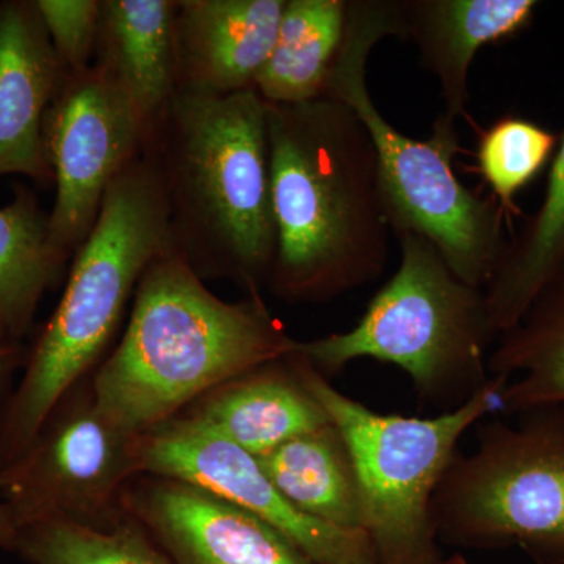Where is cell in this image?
Here are the masks:
<instances>
[{
    "mask_svg": "<svg viewBox=\"0 0 564 564\" xmlns=\"http://www.w3.org/2000/svg\"><path fill=\"white\" fill-rule=\"evenodd\" d=\"M267 124L276 225L269 292L325 303L378 280L392 231L377 151L356 111L332 98L267 104Z\"/></svg>",
    "mask_w": 564,
    "mask_h": 564,
    "instance_id": "1",
    "label": "cell"
},
{
    "mask_svg": "<svg viewBox=\"0 0 564 564\" xmlns=\"http://www.w3.org/2000/svg\"><path fill=\"white\" fill-rule=\"evenodd\" d=\"M140 436L99 410L90 383L66 393L35 440L0 469V502L17 529L41 519L107 527L128 516L124 492L139 477Z\"/></svg>",
    "mask_w": 564,
    "mask_h": 564,
    "instance_id": "9",
    "label": "cell"
},
{
    "mask_svg": "<svg viewBox=\"0 0 564 564\" xmlns=\"http://www.w3.org/2000/svg\"><path fill=\"white\" fill-rule=\"evenodd\" d=\"M14 554L28 564H173L131 514L107 527L41 519L18 529Z\"/></svg>",
    "mask_w": 564,
    "mask_h": 564,
    "instance_id": "23",
    "label": "cell"
},
{
    "mask_svg": "<svg viewBox=\"0 0 564 564\" xmlns=\"http://www.w3.org/2000/svg\"><path fill=\"white\" fill-rule=\"evenodd\" d=\"M50 214L29 188L0 209V344L22 347L44 293L61 281L66 261L50 243Z\"/></svg>",
    "mask_w": 564,
    "mask_h": 564,
    "instance_id": "22",
    "label": "cell"
},
{
    "mask_svg": "<svg viewBox=\"0 0 564 564\" xmlns=\"http://www.w3.org/2000/svg\"><path fill=\"white\" fill-rule=\"evenodd\" d=\"M54 174L50 243L68 262L98 220L115 180L143 155L148 132L124 90L99 63L66 73L43 124Z\"/></svg>",
    "mask_w": 564,
    "mask_h": 564,
    "instance_id": "10",
    "label": "cell"
},
{
    "mask_svg": "<svg viewBox=\"0 0 564 564\" xmlns=\"http://www.w3.org/2000/svg\"><path fill=\"white\" fill-rule=\"evenodd\" d=\"M564 282V133L552 159L540 209L505 247L485 288L486 306L497 334L513 328L534 300ZM497 336V337H499Z\"/></svg>",
    "mask_w": 564,
    "mask_h": 564,
    "instance_id": "19",
    "label": "cell"
},
{
    "mask_svg": "<svg viewBox=\"0 0 564 564\" xmlns=\"http://www.w3.org/2000/svg\"><path fill=\"white\" fill-rule=\"evenodd\" d=\"M489 352V377L507 378L499 392L505 414L564 406V282L541 293L518 325Z\"/></svg>",
    "mask_w": 564,
    "mask_h": 564,
    "instance_id": "21",
    "label": "cell"
},
{
    "mask_svg": "<svg viewBox=\"0 0 564 564\" xmlns=\"http://www.w3.org/2000/svg\"><path fill=\"white\" fill-rule=\"evenodd\" d=\"M348 0H285L280 32L254 88L267 104L325 98L347 29Z\"/></svg>",
    "mask_w": 564,
    "mask_h": 564,
    "instance_id": "20",
    "label": "cell"
},
{
    "mask_svg": "<svg viewBox=\"0 0 564 564\" xmlns=\"http://www.w3.org/2000/svg\"><path fill=\"white\" fill-rule=\"evenodd\" d=\"M299 347V345H296ZM296 370L350 451L364 505V532L377 564H440L432 500L459 440L499 408L507 378L437 417L381 414L337 391L295 351Z\"/></svg>",
    "mask_w": 564,
    "mask_h": 564,
    "instance_id": "7",
    "label": "cell"
},
{
    "mask_svg": "<svg viewBox=\"0 0 564 564\" xmlns=\"http://www.w3.org/2000/svg\"><path fill=\"white\" fill-rule=\"evenodd\" d=\"M65 76L36 3L0 2V177L54 181L43 124Z\"/></svg>",
    "mask_w": 564,
    "mask_h": 564,
    "instance_id": "14",
    "label": "cell"
},
{
    "mask_svg": "<svg viewBox=\"0 0 564 564\" xmlns=\"http://www.w3.org/2000/svg\"><path fill=\"white\" fill-rule=\"evenodd\" d=\"M440 564H470L463 554H455L443 560Z\"/></svg>",
    "mask_w": 564,
    "mask_h": 564,
    "instance_id": "28",
    "label": "cell"
},
{
    "mask_svg": "<svg viewBox=\"0 0 564 564\" xmlns=\"http://www.w3.org/2000/svg\"><path fill=\"white\" fill-rule=\"evenodd\" d=\"M400 32L399 0H348L345 39L325 98L347 104L366 126L397 239L404 234L425 237L459 280L485 291L508 243L503 210L456 177V121L440 115L429 139H411L386 120L367 85L373 47L389 36L400 39Z\"/></svg>",
    "mask_w": 564,
    "mask_h": 564,
    "instance_id": "5",
    "label": "cell"
},
{
    "mask_svg": "<svg viewBox=\"0 0 564 564\" xmlns=\"http://www.w3.org/2000/svg\"><path fill=\"white\" fill-rule=\"evenodd\" d=\"M258 462L296 510L337 529L364 532L358 475L333 422L293 437Z\"/></svg>",
    "mask_w": 564,
    "mask_h": 564,
    "instance_id": "18",
    "label": "cell"
},
{
    "mask_svg": "<svg viewBox=\"0 0 564 564\" xmlns=\"http://www.w3.org/2000/svg\"><path fill=\"white\" fill-rule=\"evenodd\" d=\"M18 529L11 518L9 508L0 502V549L3 551L14 552L17 545Z\"/></svg>",
    "mask_w": 564,
    "mask_h": 564,
    "instance_id": "27",
    "label": "cell"
},
{
    "mask_svg": "<svg viewBox=\"0 0 564 564\" xmlns=\"http://www.w3.org/2000/svg\"><path fill=\"white\" fill-rule=\"evenodd\" d=\"M285 0H181L174 17L176 90L254 88L272 54Z\"/></svg>",
    "mask_w": 564,
    "mask_h": 564,
    "instance_id": "13",
    "label": "cell"
},
{
    "mask_svg": "<svg viewBox=\"0 0 564 564\" xmlns=\"http://www.w3.org/2000/svg\"><path fill=\"white\" fill-rule=\"evenodd\" d=\"M139 462L141 475L187 481L258 516L315 564H377L366 533L337 529L296 510L256 456L191 414L141 434Z\"/></svg>",
    "mask_w": 564,
    "mask_h": 564,
    "instance_id": "11",
    "label": "cell"
},
{
    "mask_svg": "<svg viewBox=\"0 0 564 564\" xmlns=\"http://www.w3.org/2000/svg\"><path fill=\"white\" fill-rule=\"evenodd\" d=\"M173 0H102L96 63L124 90L148 143L176 91Z\"/></svg>",
    "mask_w": 564,
    "mask_h": 564,
    "instance_id": "17",
    "label": "cell"
},
{
    "mask_svg": "<svg viewBox=\"0 0 564 564\" xmlns=\"http://www.w3.org/2000/svg\"><path fill=\"white\" fill-rule=\"evenodd\" d=\"M147 151L161 177L174 245L202 280L261 293L276 256L267 104L174 91Z\"/></svg>",
    "mask_w": 564,
    "mask_h": 564,
    "instance_id": "3",
    "label": "cell"
},
{
    "mask_svg": "<svg viewBox=\"0 0 564 564\" xmlns=\"http://www.w3.org/2000/svg\"><path fill=\"white\" fill-rule=\"evenodd\" d=\"M534 0H399L400 40L413 41L440 84L447 117L466 115L467 80L478 51L532 25Z\"/></svg>",
    "mask_w": 564,
    "mask_h": 564,
    "instance_id": "15",
    "label": "cell"
},
{
    "mask_svg": "<svg viewBox=\"0 0 564 564\" xmlns=\"http://www.w3.org/2000/svg\"><path fill=\"white\" fill-rule=\"evenodd\" d=\"M173 247L161 177L144 150L107 192L98 220L74 254L61 303L0 410V469L31 445L52 410L98 364L141 276Z\"/></svg>",
    "mask_w": 564,
    "mask_h": 564,
    "instance_id": "4",
    "label": "cell"
},
{
    "mask_svg": "<svg viewBox=\"0 0 564 564\" xmlns=\"http://www.w3.org/2000/svg\"><path fill=\"white\" fill-rule=\"evenodd\" d=\"M122 503L173 564H315L258 516L187 481L139 475Z\"/></svg>",
    "mask_w": 564,
    "mask_h": 564,
    "instance_id": "12",
    "label": "cell"
},
{
    "mask_svg": "<svg viewBox=\"0 0 564 564\" xmlns=\"http://www.w3.org/2000/svg\"><path fill=\"white\" fill-rule=\"evenodd\" d=\"M28 352L22 347L0 344V410L7 402L6 393L9 391L11 378L20 367H24Z\"/></svg>",
    "mask_w": 564,
    "mask_h": 564,
    "instance_id": "26",
    "label": "cell"
},
{
    "mask_svg": "<svg viewBox=\"0 0 564 564\" xmlns=\"http://www.w3.org/2000/svg\"><path fill=\"white\" fill-rule=\"evenodd\" d=\"M558 143L556 133L516 115L500 118L481 133L478 169L503 214L516 212V196L554 159Z\"/></svg>",
    "mask_w": 564,
    "mask_h": 564,
    "instance_id": "24",
    "label": "cell"
},
{
    "mask_svg": "<svg viewBox=\"0 0 564 564\" xmlns=\"http://www.w3.org/2000/svg\"><path fill=\"white\" fill-rule=\"evenodd\" d=\"M293 355L218 386L192 404L188 414L256 458L300 434L328 425L332 421L304 386Z\"/></svg>",
    "mask_w": 564,
    "mask_h": 564,
    "instance_id": "16",
    "label": "cell"
},
{
    "mask_svg": "<svg viewBox=\"0 0 564 564\" xmlns=\"http://www.w3.org/2000/svg\"><path fill=\"white\" fill-rule=\"evenodd\" d=\"M296 345L261 293L218 299L174 245L141 276L124 336L93 375V393L111 423L141 436Z\"/></svg>",
    "mask_w": 564,
    "mask_h": 564,
    "instance_id": "2",
    "label": "cell"
},
{
    "mask_svg": "<svg viewBox=\"0 0 564 564\" xmlns=\"http://www.w3.org/2000/svg\"><path fill=\"white\" fill-rule=\"evenodd\" d=\"M519 415L481 423L477 448L445 470L432 500L437 541L564 564V406Z\"/></svg>",
    "mask_w": 564,
    "mask_h": 564,
    "instance_id": "8",
    "label": "cell"
},
{
    "mask_svg": "<svg viewBox=\"0 0 564 564\" xmlns=\"http://www.w3.org/2000/svg\"><path fill=\"white\" fill-rule=\"evenodd\" d=\"M402 261L361 321L296 351L325 378L358 359L393 364L422 402L454 411L491 381L489 345L497 339L485 292L459 280L425 237H399Z\"/></svg>",
    "mask_w": 564,
    "mask_h": 564,
    "instance_id": "6",
    "label": "cell"
},
{
    "mask_svg": "<svg viewBox=\"0 0 564 564\" xmlns=\"http://www.w3.org/2000/svg\"><path fill=\"white\" fill-rule=\"evenodd\" d=\"M52 46L66 73L96 61L102 0H35Z\"/></svg>",
    "mask_w": 564,
    "mask_h": 564,
    "instance_id": "25",
    "label": "cell"
}]
</instances>
